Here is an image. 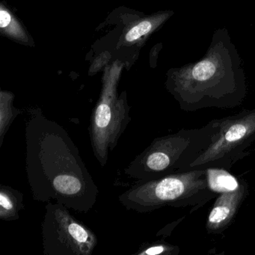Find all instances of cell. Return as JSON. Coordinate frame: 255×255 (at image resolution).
Returning <instances> with one entry per match:
<instances>
[{
  "label": "cell",
  "instance_id": "3",
  "mask_svg": "<svg viewBox=\"0 0 255 255\" xmlns=\"http://www.w3.org/2000/svg\"><path fill=\"white\" fill-rule=\"evenodd\" d=\"M207 188L206 171H189L137 182L119 195V200L127 210L147 213L166 206H179Z\"/></svg>",
  "mask_w": 255,
  "mask_h": 255
},
{
  "label": "cell",
  "instance_id": "11",
  "mask_svg": "<svg viewBox=\"0 0 255 255\" xmlns=\"http://www.w3.org/2000/svg\"><path fill=\"white\" fill-rule=\"evenodd\" d=\"M0 27L2 31L19 40L25 39V34L17 22L11 17L7 10L1 8L0 11Z\"/></svg>",
  "mask_w": 255,
  "mask_h": 255
},
{
  "label": "cell",
  "instance_id": "2",
  "mask_svg": "<svg viewBox=\"0 0 255 255\" xmlns=\"http://www.w3.org/2000/svg\"><path fill=\"white\" fill-rule=\"evenodd\" d=\"M166 86L186 110L242 104L247 94L246 73L228 29L215 30L207 53L198 62L170 70Z\"/></svg>",
  "mask_w": 255,
  "mask_h": 255
},
{
  "label": "cell",
  "instance_id": "10",
  "mask_svg": "<svg viewBox=\"0 0 255 255\" xmlns=\"http://www.w3.org/2000/svg\"><path fill=\"white\" fill-rule=\"evenodd\" d=\"M206 174L209 189L213 192H231L240 186L237 179L225 170L209 168L206 170Z\"/></svg>",
  "mask_w": 255,
  "mask_h": 255
},
{
  "label": "cell",
  "instance_id": "4",
  "mask_svg": "<svg viewBox=\"0 0 255 255\" xmlns=\"http://www.w3.org/2000/svg\"><path fill=\"white\" fill-rule=\"evenodd\" d=\"M42 225L46 255H92L98 246L96 234L59 203H47Z\"/></svg>",
  "mask_w": 255,
  "mask_h": 255
},
{
  "label": "cell",
  "instance_id": "5",
  "mask_svg": "<svg viewBox=\"0 0 255 255\" xmlns=\"http://www.w3.org/2000/svg\"><path fill=\"white\" fill-rule=\"evenodd\" d=\"M190 143L184 132L155 138L126 167L125 174L136 180L135 183L172 174Z\"/></svg>",
  "mask_w": 255,
  "mask_h": 255
},
{
  "label": "cell",
  "instance_id": "6",
  "mask_svg": "<svg viewBox=\"0 0 255 255\" xmlns=\"http://www.w3.org/2000/svg\"><path fill=\"white\" fill-rule=\"evenodd\" d=\"M255 136V111L245 112L221 123L218 138L208 146L191 167L202 166L220 160L237 151Z\"/></svg>",
  "mask_w": 255,
  "mask_h": 255
},
{
  "label": "cell",
  "instance_id": "7",
  "mask_svg": "<svg viewBox=\"0 0 255 255\" xmlns=\"http://www.w3.org/2000/svg\"><path fill=\"white\" fill-rule=\"evenodd\" d=\"M245 191L244 186L240 185L236 190L223 192L219 197L209 215L207 223L209 231H219L229 224L237 213L244 197Z\"/></svg>",
  "mask_w": 255,
  "mask_h": 255
},
{
  "label": "cell",
  "instance_id": "1",
  "mask_svg": "<svg viewBox=\"0 0 255 255\" xmlns=\"http://www.w3.org/2000/svg\"><path fill=\"white\" fill-rule=\"evenodd\" d=\"M26 171L33 199L59 203L88 213L98 201L94 181L66 129L38 108L28 110L25 128Z\"/></svg>",
  "mask_w": 255,
  "mask_h": 255
},
{
  "label": "cell",
  "instance_id": "9",
  "mask_svg": "<svg viewBox=\"0 0 255 255\" xmlns=\"http://www.w3.org/2000/svg\"><path fill=\"white\" fill-rule=\"evenodd\" d=\"M14 96L8 92H1L0 99V147L3 144L4 138L12 125L14 119L22 113L13 105Z\"/></svg>",
  "mask_w": 255,
  "mask_h": 255
},
{
  "label": "cell",
  "instance_id": "8",
  "mask_svg": "<svg viewBox=\"0 0 255 255\" xmlns=\"http://www.w3.org/2000/svg\"><path fill=\"white\" fill-rule=\"evenodd\" d=\"M24 208V196L23 194L17 189L1 185L0 219L6 222L18 220L20 212Z\"/></svg>",
  "mask_w": 255,
  "mask_h": 255
},
{
  "label": "cell",
  "instance_id": "12",
  "mask_svg": "<svg viewBox=\"0 0 255 255\" xmlns=\"http://www.w3.org/2000/svg\"><path fill=\"white\" fill-rule=\"evenodd\" d=\"M171 249L166 245L156 244L152 245L149 247L140 249V251L135 255H158L162 254H169Z\"/></svg>",
  "mask_w": 255,
  "mask_h": 255
}]
</instances>
